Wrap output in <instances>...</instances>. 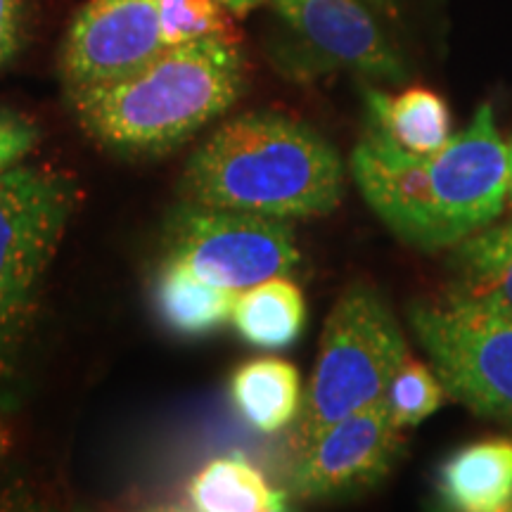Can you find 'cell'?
<instances>
[{"mask_svg":"<svg viewBox=\"0 0 512 512\" xmlns=\"http://www.w3.org/2000/svg\"><path fill=\"white\" fill-rule=\"evenodd\" d=\"M446 396L444 384L434 373V368L408 356L389 380L382 401L394 425L399 430H406V427L420 425L422 420L437 413Z\"/></svg>","mask_w":512,"mask_h":512,"instance_id":"ac0fdd59","label":"cell"},{"mask_svg":"<svg viewBox=\"0 0 512 512\" xmlns=\"http://www.w3.org/2000/svg\"><path fill=\"white\" fill-rule=\"evenodd\" d=\"M446 302L512 318V219L489 223L451 247Z\"/></svg>","mask_w":512,"mask_h":512,"instance_id":"8fae6325","label":"cell"},{"mask_svg":"<svg viewBox=\"0 0 512 512\" xmlns=\"http://www.w3.org/2000/svg\"><path fill=\"white\" fill-rule=\"evenodd\" d=\"M368 131L408 155H434L451 140V110L446 100L430 88H406L387 93L366 86Z\"/></svg>","mask_w":512,"mask_h":512,"instance_id":"4fadbf2b","label":"cell"},{"mask_svg":"<svg viewBox=\"0 0 512 512\" xmlns=\"http://www.w3.org/2000/svg\"><path fill=\"white\" fill-rule=\"evenodd\" d=\"M437 496L446 510H512V439L491 437L453 451L439 467Z\"/></svg>","mask_w":512,"mask_h":512,"instance_id":"7c38bea8","label":"cell"},{"mask_svg":"<svg viewBox=\"0 0 512 512\" xmlns=\"http://www.w3.org/2000/svg\"><path fill=\"white\" fill-rule=\"evenodd\" d=\"M408 320L446 394L512 432V318L441 299L411 304Z\"/></svg>","mask_w":512,"mask_h":512,"instance_id":"5b68a950","label":"cell"},{"mask_svg":"<svg viewBox=\"0 0 512 512\" xmlns=\"http://www.w3.org/2000/svg\"><path fill=\"white\" fill-rule=\"evenodd\" d=\"M157 8L166 46L207 41V38L240 43L233 12L219 0H157Z\"/></svg>","mask_w":512,"mask_h":512,"instance_id":"d6986e66","label":"cell"},{"mask_svg":"<svg viewBox=\"0 0 512 512\" xmlns=\"http://www.w3.org/2000/svg\"><path fill=\"white\" fill-rule=\"evenodd\" d=\"M10 444H12V437H10V430L8 427L3 425V422H0V458L5 456V453H8V448H10Z\"/></svg>","mask_w":512,"mask_h":512,"instance_id":"cb8c5ba5","label":"cell"},{"mask_svg":"<svg viewBox=\"0 0 512 512\" xmlns=\"http://www.w3.org/2000/svg\"><path fill=\"white\" fill-rule=\"evenodd\" d=\"M344 162L316 128L278 112H249L216 128L181 176L183 202L271 219L325 216L344 197Z\"/></svg>","mask_w":512,"mask_h":512,"instance_id":"7a4b0ae2","label":"cell"},{"mask_svg":"<svg viewBox=\"0 0 512 512\" xmlns=\"http://www.w3.org/2000/svg\"><path fill=\"white\" fill-rule=\"evenodd\" d=\"M505 145H508V200L512 204V136L505 140Z\"/></svg>","mask_w":512,"mask_h":512,"instance_id":"d4e9b609","label":"cell"},{"mask_svg":"<svg viewBox=\"0 0 512 512\" xmlns=\"http://www.w3.org/2000/svg\"><path fill=\"white\" fill-rule=\"evenodd\" d=\"M230 396L249 427L273 434L294 425L302 411V377L285 358H254L235 370Z\"/></svg>","mask_w":512,"mask_h":512,"instance_id":"5bb4252c","label":"cell"},{"mask_svg":"<svg viewBox=\"0 0 512 512\" xmlns=\"http://www.w3.org/2000/svg\"><path fill=\"white\" fill-rule=\"evenodd\" d=\"M408 356L406 335L382 294L366 283L347 287L323 325L316 366L294 420V453L325 427L380 401Z\"/></svg>","mask_w":512,"mask_h":512,"instance_id":"277c9868","label":"cell"},{"mask_svg":"<svg viewBox=\"0 0 512 512\" xmlns=\"http://www.w3.org/2000/svg\"><path fill=\"white\" fill-rule=\"evenodd\" d=\"M34 318L36 290L0 285V387L17 373Z\"/></svg>","mask_w":512,"mask_h":512,"instance_id":"ffe728a7","label":"cell"},{"mask_svg":"<svg viewBox=\"0 0 512 512\" xmlns=\"http://www.w3.org/2000/svg\"><path fill=\"white\" fill-rule=\"evenodd\" d=\"M192 508L200 512H278L287 494L275 489L242 453L209 460L188 486Z\"/></svg>","mask_w":512,"mask_h":512,"instance_id":"2e32d148","label":"cell"},{"mask_svg":"<svg viewBox=\"0 0 512 512\" xmlns=\"http://www.w3.org/2000/svg\"><path fill=\"white\" fill-rule=\"evenodd\" d=\"M38 145L34 121L17 112L0 110V171L17 166Z\"/></svg>","mask_w":512,"mask_h":512,"instance_id":"44dd1931","label":"cell"},{"mask_svg":"<svg viewBox=\"0 0 512 512\" xmlns=\"http://www.w3.org/2000/svg\"><path fill=\"white\" fill-rule=\"evenodd\" d=\"M349 166L377 219L420 252L456 247L508 204V145L489 102L434 155H408L366 131Z\"/></svg>","mask_w":512,"mask_h":512,"instance_id":"6da1fadb","label":"cell"},{"mask_svg":"<svg viewBox=\"0 0 512 512\" xmlns=\"http://www.w3.org/2000/svg\"><path fill=\"white\" fill-rule=\"evenodd\" d=\"M318 69H347L370 81L408 76L389 0H268Z\"/></svg>","mask_w":512,"mask_h":512,"instance_id":"52a82bcc","label":"cell"},{"mask_svg":"<svg viewBox=\"0 0 512 512\" xmlns=\"http://www.w3.org/2000/svg\"><path fill=\"white\" fill-rule=\"evenodd\" d=\"M29 0H0V69L17 60L27 46Z\"/></svg>","mask_w":512,"mask_h":512,"instance_id":"7402d4cb","label":"cell"},{"mask_svg":"<svg viewBox=\"0 0 512 512\" xmlns=\"http://www.w3.org/2000/svg\"><path fill=\"white\" fill-rule=\"evenodd\" d=\"M230 323L256 349H287L304 330V294L287 275H275L238 294Z\"/></svg>","mask_w":512,"mask_h":512,"instance_id":"9a60e30c","label":"cell"},{"mask_svg":"<svg viewBox=\"0 0 512 512\" xmlns=\"http://www.w3.org/2000/svg\"><path fill=\"white\" fill-rule=\"evenodd\" d=\"M238 292L211 285L188 268L166 261L155 285L159 316L171 330L185 337H200L219 330L233 318Z\"/></svg>","mask_w":512,"mask_h":512,"instance_id":"e0dca14e","label":"cell"},{"mask_svg":"<svg viewBox=\"0 0 512 512\" xmlns=\"http://www.w3.org/2000/svg\"><path fill=\"white\" fill-rule=\"evenodd\" d=\"M401 444V430L389 418L384 401L370 403L325 427L294 453L292 494L320 501L370 489L389 475Z\"/></svg>","mask_w":512,"mask_h":512,"instance_id":"30bf717a","label":"cell"},{"mask_svg":"<svg viewBox=\"0 0 512 512\" xmlns=\"http://www.w3.org/2000/svg\"><path fill=\"white\" fill-rule=\"evenodd\" d=\"M166 261L197 278L242 292L299 266L290 221L183 202L166 228Z\"/></svg>","mask_w":512,"mask_h":512,"instance_id":"8992f818","label":"cell"},{"mask_svg":"<svg viewBox=\"0 0 512 512\" xmlns=\"http://www.w3.org/2000/svg\"><path fill=\"white\" fill-rule=\"evenodd\" d=\"M245 88L240 43L207 38L169 46L126 79L67 95L74 119L95 143L159 155L223 117Z\"/></svg>","mask_w":512,"mask_h":512,"instance_id":"3957f363","label":"cell"},{"mask_svg":"<svg viewBox=\"0 0 512 512\" xmlns=\"http://www.w3.org/2000/svg\"><path fill=\"white\" fill-rule=\"evenodd\" d=\"M221 5H226V8L233 12L235 17H242L247 15V12H252L256 5H261L264 0H219Z\"/></svg>","mask_w":512,"mask_h":512,"instance_id":"603a6c76","label":"cell"},{"mask_svg":"<svg viewBox=\"0 0 512 512\" xmlns=\"http://www.w3.org/2000/svg\"><path fill=\"white\" fill-rule=\"evenodd\" d=\"M169 48L157 0H88L69 24L60 48L67 93L126 79Z\"/></svg>","mask_w":512,"mask_h":512,"instance_id":"ba28073f","label":"cell"},{"mask_svg":"<svg viewBox=\"0 0 512 512\" xmlns=\"http://www.w3.org/2000/svg\"><path fill=\"white\" fill-rule=\"evenodd\" d=\"M76 207L74 183L38 166L0 171V285L36 290Z\"/></svg>","mask_w":512,"mask_h":512,"instance_id":"9c48e42d","label":"cell"}]
</instances>
